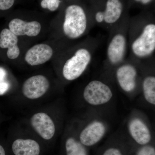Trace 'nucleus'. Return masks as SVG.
I'll list each match as a JSON object with an SVG mask.
<instances>
[{"label":"nucleus","mask_w":155,"mask_h":155,"mask_svg":"<svg viewBox=\"0 0 155 155\" xmlns=\"http://www.w3.org/2000/svg\"><path fill=\"white\" fill-rule=\"evenodd\" d=\"M14 0H0V11L8 10L14 5Z\"/></svg>","instance_id":"obj_20"},{"label":"nucleus","mask_w":155,"mask_h":155,"mask_svg":"<svg viewBox=\"0 0 155 155\" xmlns=\"http://www.w3.org/2000/svg\"><path fill=\"white\" fill-rule=\"evenodd\" d=\"M102 155H123L119 149L110 147L105 151Z\"/></svg>","instance_id":"obj_21"},{"label":"nucleus","mask_w":155,"mask_h":155,"mask_svg":"<svg viewBox=\"0 0 155 155\" xmlns=\"http://www.w3.org/2000/svg\"><path fill=\"white\" fill-rule=\"evenodd\" d=\"M127 41L122 33L115 35L111 39L107 49V57L112 64H117L122 61L126 53Z\"/></svg>","instance_id":"obj_9"},{"label":"nucleus","mask_w":155,"mask_h":155,"mask_svg":"<svg viewBox=\"0 0 155 155\" xmlns=\"http://www.w3.org/2000/svg\"><path fill=\"white\" fill-rule=\"evenodd\" d=\"M136 155H155L154 147L150 146L144 145L138 150Z\"/></svg>","instance_id":"obj_19"},{"label":"nucleus","mask_w":155,"mask_h":155,"mask_svg":"<svg viewBox=\"0 0 155 155\" xmlns=\"http://www.w3.org/2000/svg\"><path fill=\"white\" fill-rule=\"evenodd\" d=\"M106 131L105 125L102 122L94 121L81 132L79 140L85 147L92 146L102 139Z\"/></svg>","instance_id":"obj_7"},{"label":"nucleus","mask_w":155,"mask_h":155,"mask_svg":"<svg viewBox=\"0 0 155 155\" xmlns=\"http://www.w3.org/2000/svg\"><path fill=\"white\" fill-rule=\"evenodd\" d=\"M49 87L50 82L47 78L41 75H34L24 81L22 92L28 99H37L43 96Z\"/></svg>","instance_id":"obj_5"},{"label":"nucleus","mask_w":155,"mask_h":155,"mask_svg":"<svg viewBox=\"0 0 155 155\" xmlns=\"http://www.w3.org/2000/svg\"><path fill=\"white\" fill-rule=\"evenodd\" d=\"M87 24L86 14L81 6L72 5L67 7L63 24L66 36L71 39L79 38L85 33Z\"/></svg>","instance_id":"obj_1"},{"label":"nucleus","mask_w":155,"mask_h":155,"mask_svg":"<svg viewBox=\"0 0 155 155\" xmlns=\"http://www.w3.org/2000/svg\"><path fill=\"white\" fill-rule=\"evenodd\" d=\"M123 5L119 0H107L105 11L102 12L103 22L106 24L116 23L122 15Z\"/></svg>","instance_id":"obj_15"},{"label":"nucleus","mask_w":155,"mask_h":155,"mask_svg":"<svg viewBox=\"0 0 155 155\" xmlns=\"http://www.w3.org/2000/svg\"><path fill=\"white\" fill-rule=\"evenodd\" d=\"M64 147L66 155H87L85 146L72 137L66 139Z\"/></svg>","instance_id":"obj_16"},{"label":"nucleus","mask_w":155,"mask_h":155,"mask_svg":"<svg viewBox=\"0 0 155 155\" xmlns=\"http://www.w3.org/2000/svg\"><path fill=\"white\" fill-rule=\"evenodd\" d=\"M113 97L110 87L102 81L93 80L87 84L83 92V97L91 105L98 106L108 103Z\"/></svg>","instance_id":"obj_4"},{"label":"nucleus","mask_w":155,"mask_h":155,"mask_svg":"<svg viewBox=\"0 0 155 155\" xmlns=\"http://www.w3.org/2000/svg\"><path fill=\"white\" fill-rule=\"evenodd\" d=\"M17 35L11 32L9 28H4L0 33V48L7 49V56L9 59H17L20 54Z\"/></svg>","instance_id":"obj_14"},{"label":"nucleus","mask_w":155,"mask_h":155,"mask_svg":"<svg viewBox=\"0 0 155 155\" xmlns=\"http://www.w3.org/2000/svg\"><path fill=\"white\" fill-rule=\"evenodd\" d=\"M13 155H41L43 148L40 143L31 138H17L11 146Z\"/></svg>","instance_id":"obj_11"},{"label":"nucleus","mask_w":155,"mask_h":155,"mask_svg":"<svg viewBox=\"0 0 155 155\" xmlns=\"http://www.w3.org/2000/svg\"><path fill=\"white\" fill-rule=\"evenodd\" d=\"M129 133L134 141L141 145H146L150 141L151 135L148 127L141 119L134 118L128 125Z\"/></svg>","instance_id":"obj_13"},{"label":"nucleus","mask_w":155,"mask_h":155,"mask_svg":"<svg viewBox=\"0 0 155 155\" xmlns=\"http://www.w3.org/2000/svg\"><path fill=\"white\" fill-rule=\"evenodd\" d=\"M137 71L130 64H124L120 66L116 72V77L119 86L122 90L130 92L136 86Z\"/></svg>","instance_id":"obj_10"},{"label":"nucleus","mask_w":155,"mask_h":155,"mask_svg":"<svg viewBox=\"0 0 155 155\" xmlns=\"http://www.w3.org/2000/svg\"><path fill=\"white\" fill-rule=\"evenodd\" d=\"M9 29L17 36L35 37L40 33L41 26L36 21L26 22L18 18L12 19L8 24Z\"/></svg>","instance_id":"obj_12"},{"label":"nucleus","mask_w":155,"mask_h":155,"mask_svg":"<svg viewBox=\"0 0 155 155\" xmlns=\"http://www.w3.org/2000/svg\"><path fill=\"white\" fill-rule=\"evenodd\" d=\"M131 49L139 58H144L152 54L155 50V24L149 23L144 25L137 37L132 42Z\"/></svg>","instance_id":"obj_3"},{"label":"nucleus","mask_w":155,"mask_h":155,"mask_svg":"<svg viewBox=\"0 0 155 155\" xmlns=\"http://www.w3.org/2000/svg\"><path fill=\"white\" fill-rule=\"evenodd\" d=\"M136 2H139L143 5H147L151 2L152 0H135Z\"/></svg>","instance_id":"obj_23"},{"label":"nucleus","mask_w":155,"mask_h":155,"mask_svg":"<svg viewBox=\"0 0 155 155\" xmlns=\"http://www.w3.org/2000/svg\"><path fill=\"white\" fill-rule=\"evenodd\" d=\"M60 0H42L41 3L42 8L48 9L51 11H55L60 6Z\"/></svg>","instance_id":"obj_18"},{"label":"nucleus","mask_w":155,"mask_h":155,"mask_svg":"<svg viewBox=\"0 0 155 155\" xmlns=\"http://www.w3.org/2000/svg\"><path fill=\"white\" fill-rule=\"evenodd\" d=\"M91 59V53L88 49L81 48L78 49L64 64L62 73L64 78L72 81L80 77L88 67Z\"/></svg>","instance_id":"obj_2"},{"label":"nucleus","mask_w":155,"mask_h":155,"mask_svg":"<svg viewBox=\"0 0 155 155\" xmlns=\"http://www.w3.org/2000/svg\"><path fill=\"white\" fill-rule=\"evenodd\" d=\"M0 155H7L5 149L2 145L0 144Z\"/></svg>","instance_id":"obj_22"},{"label":"nucleus","mask_w":155,"mask_h":155,"mask_svg":"<svg viewBox=\"0 0 155 155\" xmlns=\"http://www.w3.org/2000/svg\"><path fill=\"white\" fill-rule=\"evenodd\" d=\"M31 126L44 140L52 139L56 131L54 123L48 115L43 112L34 114L30 119Z\"/></svg>","instance_id":"obj_6"},{"label":"nucleus","mask_w":155,"mask_h":155,"mask_svg":"<svg viewBox=\"0 0 155 155\" xmlns=\"http://www.w3.org/2000/svg\"><path fill=\"white\" fill-rule=\"evenodd\" d=\"M53 50L49 45L39 44L27 51L25 56V62L31 66H38L46 63L53 55Z\"/></svg>","instance_id":"obj_8"},{"label":"nucleus","mask_w":155,"mask_h":155,"mask_svg":"<svg viewBox=\"0 0 155 155\" xmlns=\"http://www.w3.org/2000/svg\"><path fill=\"white\" fill-rule=\"evenodd\" d=\"M143 91L145 99L151 104L155 105V77L150 75L146 77L143 81Z\"/></svg>","instance_id":"obj_17"}]
</instances>
